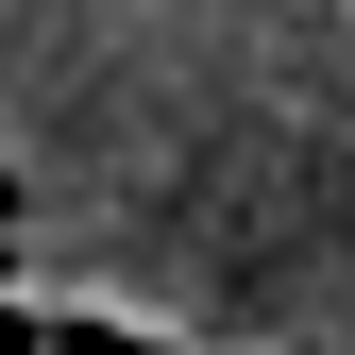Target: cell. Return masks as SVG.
<instances>
[{
  "instance_id": "cell-2",
  "label": "cell",
  "mask_w": 355,
  "mask_h": 355,
  "mask_svg": "<svg viewBox=\"0 0 355 355\" xmlns=\"http://www.w3.org/2000/svg\"><path fill=\"white\" fill-rule=\"evenodd\" d=\"M0 254H17V187H0Z\"/></svg>"
},
{
  "instance_id": "cell-1",
  "label": "cell",
  "mask_w": 355,
  "mask_h": 355,
  "mask_svg": "<svg viewBox=\"0 0 355 355\" xmlns=\"http://www.w3.org/2000/svg\"><path fill=\"white\" fill-rule=\"evenodd\" d=\"M0 355H169L136 322H51V304H0Z\"/></svg>"
}]
</instances>
